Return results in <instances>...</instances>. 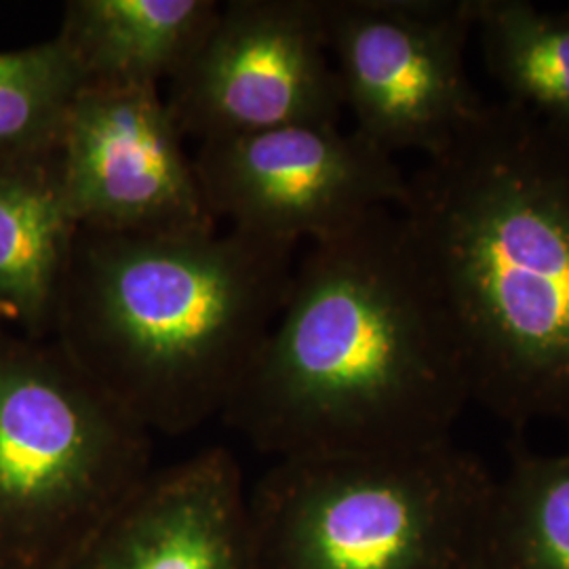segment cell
<instances>
[{
  "label": "cell",
  "mask_w": 569,
  "mask_h": 569,
  "mask_svg": "<svg viewBox=\"0 0 569 569\" xmlns=\"http://www.w3.org/2000/svg\"><path fill=\"white\" fill-rule=\"evenodd\" d=\"M192 161L218 222L289 247L338 239L380 209H399L407 197L395 157L338 124L199 143Z\"/></svg>",
  "instance_id": "7"
},
{
  "label": "cell",
  "mask_w": 569,
  "mask_h": 569,
  "mask_svg": "<svg viewBox=\"0 0 569 569\" xmlns=\"http://www.w3.org/2000/svg\"><path fill=\"white\" fill-rule=\"evenodd\" d=\"M475 30L507 100L569 143V9L475 0Z\"/></svg>",
  "instance_id": "13"
},
{
  "label": "cell",
  "mask_w": 569,
  "mask_h": 569,
  "mask_svg": "<svg viewBox=\"0 0 569 569\" xmlns=\"http://www.w3.org/2000/svg\"><path fill=\"white\" fill-rule=\"evenodd\" d=\"M167 108L183 138L216 142L298 124H338L342 87L321 0H230L182 70Z\"/></svg>",
  "instance_id": "8"
},
{
  "label": "cell",
  "mask_w": 569,
  "mask_h": 569,
  "mask_svg": "<svg viewBox=\"0 0 569 569\" xmlns=\"http://www.w3.org/2000/svg\"><path fill=\"white\" fill-rule=\"evenodd\" d=\"M220 13L216 0H70L58 39L82 87H159L171 81Z\"/></svg>",
  "instance_id": "12"
},
{
  "label": "cell",
  "mask_w": 569,
  "mask_h": 569,
  "mask_svg": "<svg viewBox=\"0 0 569 569\" xmlns=\"http://www.w3.org/2000/svg\"><path fill=\"white\" fill-rule=\"evenodd\" d=\"M472 401L448 310L397 209L296 262L283 308L222 413L274 460L430 448Z\"/></svg>",
  "instance_id": "1"
},
{
  "label": "cell",
  "mask_w": 569,
  "mask_h": 569,
  "mask_svg": "<svg viewBox=\"0 0 569 569\" xmlns=\"http://www.w3.org/2000/svg\"><path fill=\"white\" fill-rule=\"evenodd\" d=\"M154 435L56 340L0 323V569H66L154 470Z\"/></svg>",
  "instance_id": "5"
},
{
  "label": "cell",
  "mask_w": 569,
  "mask_h": 569,
  "mask_svg": "<svg viewBox=\"0 0 569 569\" xmlns=\"http://www.w3.org/2000/svg\"><path fill=\"white\" fill-rule=\"evenodd\" d=\"M496 477L451 439L277 460L249 489L256 569H479Z\"/></svg>",
  "instance_id": "4"
},
{
  "label": "cell",
  "mask_w": 569,
  "mask_h": 569,
  "mask_svg": "<svg viewBox=\"0 0 569 569\" xmlns=\"http://www.w3.org/2000/svg\"><path fill=\"white\" fill-rule=\"evenodd\" d=\"M183 140L159 87H82L58 138L81 230L129 237L218 230Z\"/></svg>",
  "instance_id": "9"
},
{
  "label": "cell",
  "mask_w": 569,
  "mask_h": 569,
  "mask_svg": "<svg viewBox=\"0 0 569 569\" xmlns=\"http://www.w3.org/2000/svg\"><path fill=\"white\" fill-rule=\"evenodd\" d=\"M66 569H256L239 460L209 448L154 468Z\"/></svg>",
  "instance_id": "10"
},
{
  "label": "cell",
  "mask_w": 569,
  "mask_h": 569,
  "mask_svg": "<svg viewBox=\"0 0 569 569\" xmlns=\"http://www.w3.org/2000/svg\"><path fill=\"white\" fill-rule=\"evenodd\" d=\"M321 9L345 110L367 142L430 159L483 112L465 66L475 0H321Z\"/></svg>",
  "instance_id": "6"
},
{
  "label": "cell",
  "mask_w": 569,
  "mask_h": 569,
  "mask_svg": "<svg viewBox=\"0 0 569 569\" xmlns=\"http://www.w3.org/2000/svg\"><path fill=\"white\" fill-rule=\"evenodd\" d=\"M81 89V72L58 37L0 51V154L58 142Z\"/></svg>",
  "instance_id": "15"
},
{
  "label": "cell",
  "mask_w": 569,
  "mask_h": 569,
  "mask_svg": "<svg viewBox=\"0 0 569 569\" xmlns=\"http://www.w3.org/2000/svg\"><path fill=\"white\" fill-rule=\"evenodd\" d=\"M296 247L239 230H81L51 340L152 435L222 418L283 308Z\"/></svg>",
  "instance_id": "3"
},
{
  "label": "cell",
  "mask_w": 569,
  "mask_h": 569,
  "mask_svg": "<svg viewBox=\"0 0 569 569\" xmlns=\"http://www.w3.org/2000/svg\"><path fill=\"white\" fill-rule=\"evenodd\" d=\"M479 569H569V446L533 453L515 439L496 477Z\"/></svg>",
  "instance_id": "14"
},
{
  "label": "cell",
  "mask_w": 569,
  "mask_h": 569,
  "mask_svg": "<svg viewBox=\"0 0 569 569\" xmlns=\"http://www.w3.org/2000/svg\"><path fill=\"white\" fill-rule=\"evenodd\" d=\"M467 361L472 401L569 432V143L509 102L407 178L397 209Z\"/></svg>",
  "instance_id": "2"
},
{
  "label": "cell",
  "mask_w": 569,
  "mask_h": 569,
  "mask_svg": "<svg viewBox=\"0 0 569 569\" xmlns=\"http://www.w3.org/2000/svg\"><path fill=\"white\" fill-rule=\"evenodd\" d=\"M79 232L58 142L0 154L2 326L30 338H51Z\"/></svg>",
  "instance_id": "11"
}]
</instances>
